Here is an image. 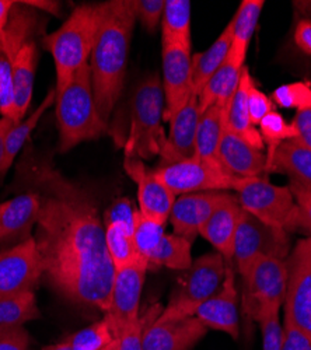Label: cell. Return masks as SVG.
<instances>
[{
    "mask_svg": "<svg viewBox=\"0 0 311 350\" xmlns=\"http://www.w3.org/2000/svg\"><path fill=\"white\" fill-rule=\"evenodd\" d=\"M232 49V23L224 27V30L215 40V42L201 53L192 56V79L193 89L198 96L209 81V79L221 68L228 59Z\"/></svg>",
    "mask_w": 311,
    "mask_h": 350,
    "instance_id": "obj_30",
    "label": "cell"
},
{
    "mask_svg": "<svg viewBox=\"0 0 311 350\" xmlns=\"http://www.w3.org/2000/svg\"><path fill=\"white\" fill-rule=\"evenodd\" d=\"M219 161L226 172L239 178L265 177L267 154L252 148L243 137L226 129L220 142Z\"/></svg>",
    "mask_w": 311,
    "mask_h": 350,
    "instance_id": "obj_21",
    "label": "cell"
},
{
    "mask_svg": "<svg viewBox=\"0 0 311 350\" xmlns=\"http://www.w3.org/2000/svg\"><path fill=\"white\" fill-rule=\"evenodd\" d=\"M195 317L209 329H216L237 339L240 335L239 293L233 265L229 264L224 280L216 295L198 308Z\"/></svg>",
    "mask_w": 311,
    "mask_h": 350,
    "instance_id": "obj_20",
    "label": "cell"
},
{
    "mask_svg": "<svg viewBox=\"0 0 311 350\" xmlns=\"http://www.w3.org/2000/svg\"><path fill=\"white\" fill-rule=\"evenodd\" d=\"M0 115L2 118L16 122L12 61L2 46H0Z\"/></svg>",
    "mask_w": 311,
    "mask_h": 350,
    "instance_id": "obj_40",
    "label": "cell"
},
{
    "mask_svg": "<svg viewBox=\"0 0 311 350\" xmlns=\"http://www.w3.org/2000/svg\"><path fill=\"white\" fill-rule=\"evenodd\" d=\"M293 42L297 49L311 57V20L301 17L293 30Z\"/></svg>",
    "mask_w": 311,
    "mask_h": 350,
    "instance_id": "obj_48",
    "label": "cell"
},
{
    "mask_svg": "<svg viewBox=\"0 0 311 350\" xmlns=\"http://www.w3.org/2000/svg\"><path fill=\"white\" fill-rule=\"evenodd\" d=\"M285 319L311 342V237L299 240L288 259Z\"/></svg>",
    "mask_w": 311,
    "mask_h": 350,
    "instance_id": "obj_11",
    "label": "cell"
},
{
    "mask_svg": "<svg viewBox=\"0 0 311 350\" xmlns=\"http://www.w3.org/2000/svg\"><path fill=\"white\" fill-rule=\"evenodd\" d=\"M16 122L8 118H0V170H2L3 161H5V144H6V136L12 126Z\"/></svg>",
    "mask_w": 311,
    "mask_h": 350,
    "instance_id": "obj_49",
    "label": "cell"
},
{
    "mask_svg": "<svg viewBox=\"0 0 311 350\" xmlns=\"http://www.w3.org/2000/svg\"><path fill=\"white\" fill-rule=\"evenodd\" d=\"M282 350H311L310 339L286 319L284 324V346H282Z\"/></svg>",
    "mask_w": 311,
    "mask_h": 350,
    "instance_id": "obj_47",
    "label": "cell"
},
{
    "mask_svg": "<svg viewBox=\"0 0 311 350\" xmlns=\"http://www.w3.org/2000/svg\"><path fill=\"white\" fill-rule=\"evenodd\" d=\"M192 241L181 237L176 232L164 234L154 254L148 260V272L159 271L161 268H170L184 272L192 265Z\"/></svg>",
    "mask_w": 311,
    "mask_h": 350,
    "instance_id": "obj_33",
    "label": "cell"
},
{
    "mask_svg": "<svg viewBox=\"0 0 311 350\" xmlns=\"http://www.w3.org/2000/svg\"><path fill=\"white\" fill-rule=\"evenodd\" d=\"M165 0H133L136 20L140 21L145 30L153 34L161 24Z\"/></svg>",
    "mask_w": 311,
    "mask_h": 350,
    "instance_id": "obj_42",
    "label": "cell"
},
{
    "mask_svg": "<svg viewBox=\"0 0 311 350\" xmlns=\"http://www.w3.org/2000/svg\"><path fill=\"white\" fill-rule=\"evenodd\" d=\"M272 101L280 108H311V81H295L279 85L272 93Z\"/></svg>",
    "mask_w": 311,
    "mask_h": 350,
    "instance_id": "obj_38",
    "label": "cell"
},
{
    "mask_svg": "<svg viewBox=\"0 0 311 350\" xmlns=\"http://www.w3.org/2000/svg\"><path fill=\"white\" fill-rule=\"evenodd\" d=\"M14 184L40 196L34 240L51 287L73 304L107 312L117 269L93 193L31 152L21 159Z\"/></svg>",
    "mask_w": 311,
    "mask_h": 350,
    "instance_id": "obj_1",
    "label": "cell"
},
{
    "mask_svg": "<svg viewBox=\"0 0 311 350\" xmlns=\"http://www.w3.org/2000/svg\"><path fill=\"white\" fill-rule=\"evenodd\" d=\"M100 24V5L77 6L66 21L53 33L42 38L55 65L56 93L70 84L75 75L89 65Z\"/></svg>",
    "mask_w": 311,
    "mask_h": 350,
    "instance_id": "obj_4",
    "label": "cell"
},
{
    "mask_svg": "<svg viewBox=\"0 0 311 350\" xmlns=\"http://www.w3.org/2000/svg\"><path fill=\"white\" fill-rule=\"evenodd\" d=\"M0 350H31V338L24 327L0 331Z\"/></svg>",
    "mask_w": 311,
    "mask_h": 350,
    "instance_id": "obj_45",
    "label": "cell"
},
{
    "mask_svg": "<svg viewBox=\"0 0 311 350\" xmlns=\"http://www.w3.org/2000/svg\"><path fill=\"white\" fill-rule=\"evenodd\" d=\"M278 307L265 308L258 312L256 323L261 327L262 350H282L284 346V327L280 325Z\"/></svg>",
    "mask_w": 311,
    "mask_h": 350,
    "instance_id": "obj_39",
    "label": "cell"
},
{
    "mask_svg": "<svg viewBox=\"0 0 311 350\" xmlns=\"http://www.w3.org/2000/svg\"><path fill=\"white\" fill-rule=\"evenodd\" d=\"M285 174L289 181L311 189V150L295 140H288L278 149L268 174Z\"/></svg>",
    "mask_w": 311,
    "mask_h": 350,
    "instance_id": "obj_29",
    "label": "cell"
},
{
    "mask_svg": "<svg viewBox=\"0 0 311 350\" xmlns=\"http://www.w3.org/2000/svg\"><path fill=\"white\" fill-rule=\"evenodd\" d=\"M264 0H243L232 18V49L229 57L237 68L245 66L247 52L264 9Z\"/></svg>",
    "mask_w": 311,
    "mask_h": 350,
    "instance_id": "obj_27",
    "label": "cell"
},
{
    "mask_svg": "<svg viewBox=\"0 0 311 350\" xmlns=\"http://www.w3.org/2000/svg\"><path fill=\"white\" fill-rule=\"evenodd\" d=\"M55 101H56V92L52 87V89L46 93L45 98L41 101V104L30 115H28L27 118L21 120L20 122H17L12 126V129L9 131V133L6 136L5 161H3L2 170H0V177L3 178L5 175L8 174V171L10 170L13 163L16 161V157L23 150L24 144L28 142L31 133L37 128V125L41 121L44 113L48 111V108L55 105Z\"/></svg>",
    "mask_w": 311,
    "mask_h": 350,
    "instance_id": "obj_31",
    "label": "cell"
},
{
    "mask_svg": "<svg viewBox=\"0 0 311 350\" xmlns=\"http://www.w3.org/2000/svg\"><path fill=\"white\" fill-rule=\"evenodd\" d=\"M164 93L159 75H150L139 83L131 103V126L122 143L124 157L148 160L161 156L163 164L176 161L167 135L161 126Z\"/></svg>",
    "mask_w": 311,
    "mask_h": 350,
    "instance_id": "obj_3",
    "label": "cell"
},
{
    "mask_svg": "<svg viewBox=\"0 0 311 350\" xmlns=\"http://www.w3.org/2000/svg\"><path fill=\"white\" fill-rule=\"evenodd\" d=\"M293 8L304 16V18L311 20V2H293Z\"/></svg>",
    "mask_w": 311,
    "mask_h": 350,
    "instance_id": "obj_52",
    "label": "cell"
},
{
    "mask_svg": "<svg viewBox=\"0 0 311 350\" xmlns=\"http://www.w3.org/2000/svg\"><path fill=\"white\" fill-rule=\"evenodd\" d=\"M260 133L264 140V144H267V171L282 144L288 140H295L297 137V132L293 128L292 124H288L284 118V115L279 113L278 111L269 112L265 118L261 121ZM265 171V177H267Z\"/></svg>",
    "mask_w": 311,
    "mask_h": 350,
    "instance_id": "obj_35",
    "label": "cell"
},
{
    "mask_svg": "<svg viewBox=\"0 0 311 350\" xmlns=\"http://www.w3.org/2000/svg\"><path fill=\"white\" fill-rule=\"evenodd\" d=\"M42 278L44 265L34 236L0 251V300L34 293Z\"/></svg>",
    "mask_w": 311,
    "mask_h": 350,
    "instance_id": "obj_12",
    "label": "cell"
},
{
    "mask_svg": "<svg viewBox=\"0 0 311 350\" xmlns=\"http://www.w3.org/2000/svg\"><path fill=\"white\" fill-rule=\"evenodd\" d=\"M154 172L176 196L205 191H236L244 180L196 157L161 164Z\"/></svg>",
    "mask_w": 311,
    "mask_h": 350,
    "instance_id": "obj_9",
    "label": "cell"
},
{
    "mask_svg": "<svg viewBox=\"0 0 311 350\" xmlns=\"http://www.w3.org/2000/svg\"><path fill=\"white\" fill-rule=\"evenodd\" d=\"M56 126L61 153H68L77 144L96 140L108 131L96 105L90 65L83 66L70 84L56 93Z\"/></svg>",
    "mask_w": 311,
    "mask_h": 350,
    "instance_id": "obj_5",
    "label": "cell"
},
{
    "mask_svg": "<svg viewBox=\"0 0 311 350\" xmlns=\"http://www.w3.org/2000/svg\"><path fill=\"white\" fill-rule=\"evenodd\" d=\"M146 273L148 264L144 259H137L133 264L116 272L111 303L105 318L117 339L129 324L140 317V297H142Z\"/></svg>",
    "mask_w": 311,
    "mask_h": 350,
    "instance_id": "obj_13",
    "label": "cell"
},
{
    "mask_svg": "<svg viewBox=\"0 0 311 350\" xmlns=\"http://www.w3.org/2000/svg\"><path fill=\"white\" fill-rule=\"evenodd\" d=\"M40 317L41 312L37 306L36 293H27L10 300H0V331L24 327V324Z\"/></svg>",
    "mask_w": 311,
    "mask_h": 350,
    "instance_id": "obj_34",
    "label": "cell"
},
{
    "mask_svg": "<svg viewBox=\"0 0 311 350\" xmlns=\"http://www.w3.org/2000/svg\"><path fill=\"white\" fill-rule=\"evenodd\" d=\"M236 193L247 213L271 227L293 232L296 202L288 185H273L267 177L244 178Z\"/></svg>",
    "mask_w": 311,
    "mask_h": 350,
    "instance_id": "obj_8",
    "label": "cell"
},
{
    "mask_svg": "<svg viewBox=\"0 0 311 350\" xmlns=\"http://www.w3.org/2000/svg\"><path fill=\"white\" fill-rule=\"evenodd\" d=\"M161 44L191 49V2L165 0L161 18Z\"/></svg>",
    "mask_w": 311,
    "mask_h": 350,
    "instance_id": "obj_32",
    "label": "cell"
},
{
    "mask_svg": "<svg viewBox=\"0 0 311 350\" xmlns=\"http://www.w3.org/2000/svg\"><path fill=\"white\" fill-rule=\"evenodd\" d=\"M252 76L249 73L248 66L245 65L241 73V80L237 87V92L230 103L228 111V120H226V129L243 137L252 148L258 150H264L265 144L261 137L260 131L252 125L248 111V90L252 81Z\"/></svg>",
    "mask_w": 311,
    "mask_h": 350,
    "instance_id": "obj_26",
    "label": "cell"
},
{
    "mask_svg": "<svg viewBox=\"0 0 311 350\" xmlns=\"http://www.w3.org/2000/svg\"><path fill=\"white\" fill-rule=\"evenodd\" d=\"M243 278V312L245 331L251 329L260 311L271 307H284L288 288L286 260L258 256Z\"/></svg>",
    "mask_w": 311,
    "mask_h": 350,
    "instance_id": "obj_7",
    "label": "cell"
},
{
    "mask_svg": "<svg viewBox=\"0 0 311 350\" xmlns=\"http://www.w3.org/2000/svg\"><path fill=\"white\" fill-rule=\"evenodd\" d=\"M232 196L233 193L229 191H205L180 195L174 202L168 220L176 234L193 243L213 212Z\"/></svg>",
    "mask_w": 311,
    "mask_h": 350,
    "instance_id": "obj_18",
    "label": "cell"
},
{
    "mask_svg": "<svg viewBox=\"0 0 311 350\" xmlns=\"http://www.w3.org/2000/svg\"><path fill=\"white\" fill-rule=\"evenodd\" d=\"M135 23L133 0L100 3V24L89 65L96 105L107 124L122 94Z\"/></svg>",
    "mask_w": 311,
    "mask_h": 350,
    "instance_id": "obj_2",
    "label": "cell"
},
{
    "mask_svg": "<svg viewBox=\"0 0 311 350\" xmlns=\"http://www.w3.org/2000/svg\"><path fill=\"white\" fill-rule=\"evenodd\" d=\"M289 232L271 227L244 211L234 240L233 259L241 276L258 256L286 260L290 254Z\"/></svg>",
    "mask_w": 311,
    "mask_h": 350,
    "instance_id": "obj_10",
    "label": "cell"
},
{
    "mask_svg": "<svg viewBox=\"0 0 311 350\" xmlns=\"http://www.w3.org/2000/svg\"><path fill=\"white\" fill-rule=\"evenodd\" d=\"M14 5L16 2H12V0H0V33H2L5 30V27L8 25Z\"/></svg>",
    "mask_w": 311,
    "mask_h": 350,
    "instance_id": "obj_50",
    "label": "cell"
},
{
    "mask_svg": "<svg viewBox=\"0 0 311 350\" xmlns=\"http://www.w3.org/2000/svg\"><path fill=\"white\" fill-rule=\"evenodd\" d=\"M139 209L129 198H118L103 215L107 248L116 269H121L140 259L133 241L135 221Z\"/></svg>",
    "mask_w": 311,
    "mask_h": 350,
    "instance_id": "obj_15",
    "label": "cell"
},
{
    "mask_svg": "<svg viewBox=\"0 0 311 350\" xmlns=\"http://www.w3.org/2000/svg\"><path fill=\"white\" fill-rule=\"evenodd\" d=\"M164 227V223L148 219L137 212L133 230V241L139 258L144 259L146 264L165 234Z\"/></svg>",
    "mask_w": 311,
    "mask_h": 350,
    "instance_id": "obj_37",
    "label": "cell"
},
{
    "mask_svg": "<svg viewBox=\"0 0 311 350\" xmlns=\"http://www.w3.org/2000/svg\"><path fill=\"white\" fill-rule=\"evenodd\" d=\"M38 215L40 196L31 189H25L0 203V251L31 239Z\"/></svg>",
    "mask_w": 311,
    "mask_h": 350,
    "instance_id": "obj_17",
    "label": "cell"
},
{
    "mask_svg": "<svg viewBox=\"0 0 311 350\" xmlns=\"http://www.w3.org/2000/svg\"><path fill=\"white\" fill-rule=\"evenodd\" d=\"M288 187L290 188L296 202L293 232H303L307 237H311V189L293 181H289Z\"/></svg>",
    "mask_w": 311,
    "mask_h": 350,
    "instance_id": "obj_41",
    "label": "cell"
},
{
    "mask_svg": "<svg viewBox=\"0 0 311 350\" xmlns=\"http://www.w3.org/2000/svg\"><path fill=\"white\" fill-rule=\"evenodd\" d=\"M105 350H120V340L116 339L114 342H112Z\"/></svg>",
    "mask_w": 311,
    "mask_h": 350,
    "instance_id": "obj_54",
    "label": "cell"
},
{
    "mask_svg": "<svg viewBox=\"0 0 311 350\" xmlns=\"http://www.w3.org/2000/svg\"><path fill=\"white\" fill-rule=\"evenodd\" d=\"M124 170L137 187V209L140 215L167 223L177 196L159 178L144 160L137 157H124Z\"/></svg>",
    "mask_w": 311,
    "mask_h": 350,
    "instance_id": "obj_16",
    "label": "cell"
},
{
    "mask_svg": "<svg viewBox=\"0 0 311 350\" xmlns=\"http://www.w3.org/2000/svg\"><path fill=\"white\" fill-rule=\"evenodd\" d=\"M148 323V314L142 318L139 317L132 324H129L120 335V350H144L142 338Z\"/></svg>",
    "mask_w": 311,
    "mask_h": 350,
    "instance_id": "obj_44",
    "label": "cell"
},
{
    "mask_svg": "<svg viewBox=\"0 0 311 350\" xmlns=\"http://www.w3.org/2000/svg\"><path fill=\"white\" fill-rule=\"evenodd\" d=\"M229 264L233 262H228L216 251L196 258L178 278L167 306L154 318L156 323L195 317L198 308L220 288Z\"/></svg>",
    "mask_w": 311,
    "mask_h": 350,
    "instance_id": "obj_6",
    "label": "cell"
},
{
    "mask_svg": "<svg viewBox=\"0 0 311 350\" xmlns=\"http://www.w3.org/2000/svg\"><path fill=\"white\" fill-rule=\"evenodd\" d=\"M117 338L104 317L97 323L83 328L65 339L73 350H105Z\"/></svg>",
    "mask_w": 311,
    "mask_h": 350,
    "instance_id": "obj_36",
    "label": "cell"
},
{
    "mask_svg": "<svg viewBox=\"0 0 311 350\" xmlns=\"http://www.w3.org/2000/svg\"><path fill=\"white\" fill-rule=\"evenodd\" d=\"M163 121L168 122L193 97L191 49L180 45H163Z\"/></svg>",
    "mask_w": 311,
    "mask_h": 350,
    "instance_id": "obj_14",
    "label": "cell"
},
{
    "mask_svg": "<svg viewBox=\"0 0 311 350\" xmlns=\"http://www.w3.org/2000/svg\"><path fill=\"white\" fill-rule=\"evenodd\" d=\"M244 68H237L230 57L226 59L221 68L209 79L201 93L198 94L201 111H206L212 105H219L226 113L237 92Z\"/></svg>",
    "mask_w": 311,
    "mask_h": 350,
    "instance_id": "obj_28",
    "label": "cell"
},
{
    "mask_svg": "<svg viewBox=\"0 0 311 350\" xmlns=\"http://www.w3.org/2000/svg\"><path fill=\"white\" fill-rule=\"evenodd\" d=\"M42 350H73V349L65 340H62V342H58V343L48 345Z\"/></svg>",
    "mask_w": 311,
    "mask_h": 350,
    "instance_id": "obj_53",
    "label": "cell"
},
{
    "mask_svg": "<svg viewBox=\"0 0 311 350\" xmlns=\"http://www.w3.org/2000/svg\"><path fill=\"white\" fill-rule=\"evenodd\" d=\"M153 308L148 312L142 338L144 350H191L208 332V328L196 317L156 323L154 318L161 310L152 315Z\"/></svg>",
    "mask_w": 311,
    "mask_h": 350,
    "instance_id": "obj_19",
    "label": "cell"
},
{
    "mask_svg": "<svg viewBox=\"0 0 311 350\" xmlns=\"http://www.w3.org/2000/svg\"><path fill=\"white\" fill-rule=\"evenodd\" d=\"M275 107L276 105L273 104L272 98H269L264 92H261L256 81L252 80L248 90V111L252 125H260L269 112L275 111Z\"/></svg>",
    "mask_w": 311,
    "mask_h": 350,
    "instance_id": "obj_43",
    "label": "cell"
},
{
    "mask_svg": "<svg viewBox=\"0 0 311 350\" xmlns=\"http://www.w3.org/2000/svg\"><path fill=\"white\" fill-rule=\"evenodd\" d=\"M226 120H228V113L219 105H212L204 111L200 124H198L193 152V157L221 170L223 167L219 161V149L226 131Z\"/></svg>",
    "mask_w": 311,
    "mask_h": 350,
    "instance_id": "obj_25",
    "label": "cell"
},
{
    "mask_svg": "<svg viewBox=\"0 0 311 350\" xmlns=\"http://www.w3.org/2000/svg\"><path fill=\"white\" fill-rule=\"evenodd\" d=\"M243 213L244 209L233 195L221 203L200 230V234L228 262L233 260L234 240Z\"/></svg>",
    "mask_w": 311,
    "mask_h": 350,
    "instance_id": "obj_22",
    "label": "cell"
},
{
    "mask_svg": "<svg viewBox=\"0 0 311 350\" xmlns=\"http://www.w3.org/2000/svg\"><path fill=\"white\" fill-rule=\"evenodd\" d=\"M37 62L38 51L34 40L27 41L12 59L16 124L24 120L25 113L30 109L34 92Z\"/></svg>",
    "mask_w": 311,
    "mask_h": 350,
    "instance_id": "obj_23",
    "label": "cell"
},
{
    "mask_svg": "<svg viewBox=\"0 0 311 350\" xmlns=\"http://www.w3.org/2000/svg\"><path fill=\"white\" fill-rule=\"evenodd\" d=\"M23 5L28 6V8H33V9H42L45 12H49L52 14L59 16V3H55V2H37V0H28V2H21Z\"/></svg>",
    "mask_w": 311,
    "mask_h": 350,
    "instance_id": "obj_51",
    "label": "cell"
},
{
    "mask_svg": "<svg viewBox=\"0 0 311 350\" xmlns=\"http://www.w3.org/2000/svg\"><path fill=\"white\" fill-rule=\"evenodd\" d=\"M201 107L198 96H193L174 116L168 121V144L172 148L176 161L181 159L193 157L195 152V137L198 124L201 120Z\"/></svg>",
    "mask_w": 311,
    "mask_h": 350,
    "instance_id": "obj_24",
    "label": "cell"
},
{
    "mask_svg": "<svg viewBox=\"0 0 311 350\" xmlns=\"http://www.w3.org/2000/svg\"><path fill=\"white\" fill-rule=\"evenodd\" d=\"M292 125L297 132L295 142L311 150V108L296 111Z\"/></svg>",
    "mask_w": 311,
    "mask_h": 350,
    "instance_id": "obj_46",
    "label": "cell"
}]
</instances>
